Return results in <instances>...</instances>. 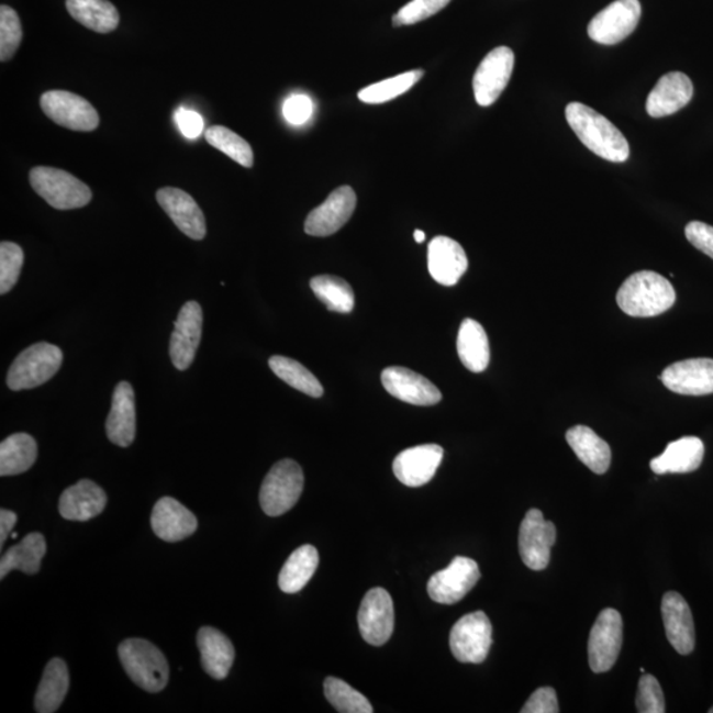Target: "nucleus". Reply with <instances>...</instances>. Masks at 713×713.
<instances>
[{
  "instance_id": "f257e3e1",
  "label": "nucleus",
  "mask_w": 713,
  "mask_h": 713,
  "mask_svg": "<svg viewBox=\"0 0 713 713\" xmlns=\"http://www.w3.org/2000/svg\"><path fill=\"white\" fill-rule=\"evenodd\" d=\"M569 127L594 155L608 161L624 163L630 159L631 147L626 137L604 115L580 102L566 108Z\"/></svg>"
},
{
  "instance_id": "f03ea898",
  "label": "nucleus",
  "mask_w": 713,
  "mask_h": 713,
  "mask_svg": "<svg viewBox=\"0 0 713 713\" xmlns=\"http://www.w3.org/2000/svg\"><path fill=\"white\" fill-rule=\"evenodd\" d=\"M617 304L626 315L654 317L669 311L677 300L676 290L662 275L638 271L627 278L617 292Z\"/></svg>"
},
{
  "instance_id": "7ed1b4c3",
  "label": "nucleus",
  "mask_w": 713,
  "mask_h": 713,
  "mask_svg": "<svg viewBox=\"0 0 713 713\" xmlns=\"http://www.w3.org/2000/svg\"><path fill=\"white\" fill-rule=\"evenodd\" d=\"M124 671L136 686L147 692L166 689L169 667L165 654L146 639L123 640L118 649Z\"/></svg>"
},
{
  "instance_id": "20e7f679",
  "label": "nucleus",
  "mask_w": 713,
  "mask_h": 713,
  "mask_svg": "<svg viewBox=\"0 0 713 713\" xmlns=\"http://www.w3.org/2000/svg\"><path fill=\"white\" fill-rule=\"evenodd\" d=\"M31 187L58 211H71L87 207L93 193L74 175L52 167H35L30 172Z\"/></svg>"
},
{
  "instance_id": "39448f33",
  "label": "nucleus",
  "mask_w": 713,
  "mask_h": 713,
  "mask_svg": "<svg viewBox=\"0 0 713 713\" xmlns=\"http://www.w3.org/2000/svg\"><path fill=\"white\" fill-rule=\"evenodd\" d=\"M304 489V475L297 461L280 460L261 483L259 502L267 515L279 516L297 505Z\"/></svg>"
},
{
  "instance_id": "423d86ee",
  "label": "nucleus",
  "mask_w": 713,
  "mask_h": 713,
  "mask_svg": "<svg viewBox=\"0 0 713 713\" xmlns=\"http://www.w3.org/2000/svg\"><path fill=\"white\" fill-rule=\"evenodd\" d=\"M63 352L58 346L37 343L23 350L12 363L8 386L12 391L35 389L48 382L60 370Z\"/></svg>"
},
{
  "instance_id": "0eeeda50",
  "label": "nucleus",
  "mask_w": 713,
  "mask_h": 713,
  "mask_svg": "<svg viewBox=\"0 0 713 713\" xmlns=\"http://www.w3.org/2000/svg\"><path fill=\"white\" fill-rule=\"evenodd\" d=\"M492 644V623L481 611L466 614L449 634L450 651L461 664H482Z\"/></svg>"
},
{
  "instance_id": "6e6552de",
  "label": "nucleus",
  "mask_w": 713,
  "mask_h": 713,
  "mask_svg": "<svg viewBox=\"0 0 713 713\" xmlns=\"http://www.w3.org/2000/svg\"><path fill=\"white\" fill-rule=\"evenodd\" d=\"M623 617L616 610L606 608L600 612L588 643V659L593 672L610 671L616 664L623 647Z\"/></svg>"
},
{
  "instance_id": "1a4fd4ad",
  "label": "nucleus",
  "mask_w": 713,
  "mask_h": 713,
  "mask_svg": "<svg viewBox=\"0 0 713 713\" xmlns=\"http://www.w3.org/2000/svg\"><path fill=\"white\" fill-rule=\"evenodd\" d=\"M480 578L479 565L474 559L456 556L447 568L433 575L427 591L435 603L453 605L466 598Z\"/></svg>"
},
{
  "instance_id": "9d476101",
  "label": "nucleus",
  "mask_w": 713,
  "mask_h": 713,
  "mask_svg": "<svg viewBox=\"0 0 713 713\" xmlns=\"http://www.w3.org/2000/svg\"><path fill=\"white\" fill-rule=\"evenodd\" d=\"M44 114L58 126L74 131H93L100 124V115L85 98L65 90H49L41 98Z\"/></svg>"
},
{
  "instance_id": "9b49d317",
  "label": "nucleus",
  "mask_w": 713,
  "mask_h": 713,
  "mask_svg": "<svg viewBox=\"0 0 713 713\" xmlns=\"http://www.w3.org/2000/svg\"><path fill=\"white\" fill-rule=\"evenodd\" d=\"M640 14L638 0H616L592 19L588 35L599 44H619L636 31Z\"/></svg>"
},
{
  "instance_id": "f8f14e48",
  "label": "nucleus",
  "mask_w": 713,
  "mask_h": 713,
  "mask_svg": "<svg viewBox=\"0 0 713 713\" xmlns=\"http://www.w3.org/2000/svg\"><path fill=\"white\" fill-rule=\"evenodd\" d=\"M556 541V527L546 521L538 509L528 510L520 528V554L525 566L533 571H543L552 558Z\"/></svg>"
},
{
  "instance_id": "ddd939ff",
  "label": "nucleus",
  "mask_w": 713,
  "mask_h": 713,
  "mask_svg": "<svg viewBox=\"0 0 713 713\" xmlns=\"http://www.w3.org/2000/svg\"><path fill=\"white\" fill-rule=\"evenodd\" d=\"M514 63V52L508 47L495 48L483 58L474 77L475 98L480 107L499 100L512 78Z\"/></svg>"
},
{
  "instance_id": "4468645a",
  "label": "nucleus",
  "mask_w": 713,
  "mask_h": 713,
  "mask_svg": "<svg viewBox=\"0 0 713 713\" xmlns=\"http://www.w3.org/2000/svg\"><path fill=\"white\" fill-rule=\"evenodd\" d=\"M394 603L383 588H372L365 594L358 611V626L363 638L372 646H382L394 632Z\"/></svg>"
},
{
  "instance_id": "2eb2a0df",
  "label": "nucleus",
  "mask_w": 713,
  "mask_h": 713,
  "mask_svg": "<svg viewBox=\"0 0 713 713\" xmlns=\"http://www.w3.org/2000/svg\"><path fill=\"white\" fill-rule=\"evenodd\" d=\"M357 196L348 186L333 191L305 220L304 231L313 237H328L342 229L356 211Z\"/></svg>"
},
{
  "instance_id": "dca6fc26",
  "label": "nucleus",
  "mask_w": 713,
  "mask_h": 713,
  "mask_svg": "<svg viewBox=\"0 0 713 713\" xmlns=\"http://www.w3.org/2000/svg\"><path fill=\"white\" fill-rule=\"evenodd\" d=\"M202 336V310L198 302L181 307L169 344V357L176 369L185 371L194 361Z\"/></svg>"
},
{
  "instance_id": "f3484780",
  "label": "nucleus",
  "mask_w": 713,
  "mask_h": 713,
  "mask_svg": "<svg viewBox=\"0 0 713 713\" xmlns=\"http://www.w3.org/2000/svg\"><path fill=\"white\" fill-rule=\"evenodd\" d=\"M660 379L667 389L680 396L713 394V359L691 358L672 364Z\"/></svg>"
},
{
  "instance_id": "a211bd4d",
  "label": "nucleus",
  "mask_w": 713,
  "mask_h": 713,
  "mask_svg": "<svg viewBox=\"0 0 713 713\" xmlns=\"http://www.w3.org/2000/svg\"><path fill=\"white\" fill-rule=\"evenodd\" d=\"M444 449L437 444L404 449L392 463V470L399 481L405 487H423L434 479L441 467Z\"/></svg>"
},
{
  "instance_id": "6ab92c4d",
  "label": "nucleus",
  "mask_w": 713,
  "mask_h": 713,
  "mask_svg": "<svg viewBox=\"0 0 713 713\" xmlns=\"http://www.w3.org/2000/svg\"><path fill=\"white\" fill-rule=\"evenodd\" d=\"M386 391L399 401L415 405H434L442 401L436 386L417 372L402 366H391L381 375Z\"/></svg>"
},
{
  "instance_id": "aec40b11",
  "label": "nucleus",
  "mask_w": 713,
  "mask_h": 713,
  "mask_svg": "<svg viewBox=\"0 0 713 713\" xmlns=\"http://www.w3.org/2000/svg\"><path fill=\"white\" fill-rule=\"evenodd\" d=\"M156 200H158L163 211L169 215V219L187 237L194 241L205 238V215L191 194L181 191L179 188L167 187L156 192Z\"/></svg>"
},
{
  "instance_id": "412c9836",
  "label": "nucleus",
  "mask_w": 713,
  "mask_h": 713,
  "mask_svg": "<svg viewBox=\"0 0 713 713\" xmlns=\"http://www.w3.org/2000/svg\"><path fill=\"white\" fill-rule=\"evenodd\" d=\"M662 619L667 639L680 656H689L695 647V625L690 605L678 592L662 599Z\"/></svg>"
},
{
  "instance_id": "4be33fe9",
  "label": "nucleus",
  "mask_w": 713,
  "mask_h": 713,
  "mask_svg": "<svg viewBox=\"0 0 713 713\" xmlns=\"http://www.w3.org/2000/svg\"><path fill=\"white\" fill-rule=\"evenodd\" d=\"M693 85L682 71L665 75L650 91L646 101V111L653 118H664L678 113L690 103Z\"/></svg>"
},
{
  "instance_id": "5701e85b",
  "label": "nucleus",
  "mask_w": 713,
  "mask_h": 713,
  "mask_svg": "<svg viewBox=\"0 0 713 713\" xmlns=\"http://www.w3.org/2000/svg\"><path fill=\"white\" fill-rule=\"evenodd\" d=\"M468 268L466 252L453 238L435 237L428 245V271L437 283L455 286Z\"/></svg>"
},
{
  "instance_id": "b1692460",
  "label": "nucleus",
  "mask_w": 713,
  "mask_h": 713,
  "mask_svg": "<svg viewBox=\"0 0 713 713\" xmlns=\"http://www.w3.org/2000/svg\"><path fill=\"white\" fill-rule=\"evenodd\" d=\"M109 441L126 448L135 441L136 412L133 386L123 381L116 385L107 421Z\"/></svg>"
},
{
  "instance_id": "393cba45",
  "label": "nucleus",
  "mask_w": 713,
  "mask_h": 713,
  "mask_svg": "<svg viewBox=\"0 0 713 713\" xmlns=\"http://www.w3.org/2000/svg\"><path fill=\"white\" fill-rule=\"evenodd\" d=\"M198 519L179 501L163 497L156 502L152 515L154 533L166 542H180L198 530Z\"/></svg>"
},
{
  "instance_id": "a878e982",
  "label": "nucleus",
  "mask_w": 713,
  "mask_h": 713,
  "mask_svg": "<svg viewBox=\"0 0 713 713\" xmlns=\"http://www.w3.org/2000/svg\"><path fill=\"white\" fill-rule=\"evenodd\" d=\"M108 495L101 487L90 480H81L68 488L62 495L58 510L68 521H89L107 508Z\"/></svg>"
},
{
  "instance_id": "bb28decb",
  "label": "nucleus",
  "mask_w": 713,
  "mask_h": 713,
  "mask_svg": "<svg viewBox=\"0 0 713 713\" xmlns=\"http://www.w3.org/2000/svg\"><path fill=\"white\" fill-rule=\"evenodd\" d=\"M704 444L699 437L686 436L672 442L665 453L650 463V468L656 475L691 474L702 466Z\"/></svg>"
},
{
  "instance_id": "cd10ccee",
  "label": "nucleus",
  "mask_w": 713,
  "mask_h": 713,
  "mask_svg": "<svg viewBox=\"0 0 713 713\" xmlns=\"http://www.w3.org/2000/svg\"><path fill=\"white\" fill-rule=\"evenodd\" d=\"M202 669L209 677L222 680L227 677L234 664V646L225 634L214 627H201L198 634Z\"/></svg>"
},
{
  "instance_id": "c85d7f7f",
  "label": "nucleus",
  "mask_w": 713,
  "mask_h": 713,
  "mask_svg": "<svg viewBox=\"0 0 713 713\" xmlns=\"http://www.w3.org/2000/svg\"><path fill=\"white\" fill-rule=\"evenodd\" d=\"M569 447L578 459L590 468L593 474L604 475L611 467L612 450L608 443L586 425H577L567 431Z\"/></svg>"
},
{
  "instance_id": "c756f323",
  "label": "nucleus",
  "mask_w": 713,
  "mask_h": 713,
  "mask_svg": "<svg viewBox=\"0 0 713 713\" xmlns=\"http://www.w3.org/2000/svg\"><path fill=\"white\" fill-rule=\"evenodd\" d=\"M457 353L468 370H487L490 361L489 339L486 330L476 320L466 319L461 323L457 336Z\"/></svg>"
},
{
  "instance_id": "7c9ffc66",
  "label": "nucleus",
  "mask_w": 713,
  "mask_h": 713,
  "mask_svg": "<svg viewBox=\"0 0 713 713\" xmlns=\"http://www.w3.org/2000/svg\"><path fill=\"white\" fill-rule=\"evenodd\" d=\"M69 690V671L67 664L54 658L45 666L42 682L35 697V710L38 713H54L60 709Z\"/></svg>"
},
{
  "instance_id": "2f4dec72",
  "label": "nucleus",
  "mask_w": 713,
  "mask_h": 713,
  "mask_svg": "<svg viewBox=\"0 0 713 713\" xmlns=\"http://www.w3.org/2000/svg\"><path fill=\"white\" fill-rule=\"evenodd\" d=\"M47 553V542L41 533H32L11 547L0 560V578L4 579L11 571L19 569L27 575L41 571L42 560Z\"/></svg>"
},
{
  "instance_id": "473e14b6",
  "label": "nucleus",
  "mask_w": 713,
  "mask_h": 713,
  "mask_svg": "<svg viewBox=\"0 0 713 713\" xmlns=\"http://www.w3.org/2000/svg\"><path fill=\"white\" fill-rule=\"evenodd\" d=\"M71 18L98 34H109L120 24V12L109 0H67Z\"/></svg>"
},
{
  "instance_id": "72a5a7b5",
  "label": "nucleus",
  "mask_w": 713,
  "mask_h": 713,
  "mask_svg": "<svg viewBox=\"0 0 713 713\" xmlns=\"http://www.w3.org/2000/svg\"><path fill=\"white\" fill-rule=\"evenodd\" d=\"M319 567L317 549L311 545L299 547L281 567L279 588L285 593H298L309 584Z\"/></svg>"
},
{
  "instance_id": "f704fd0d",
  "label": "nucleus",
  "mask_w": 713,
  "mask_h": 713,
  "mask_svg": "<svg viewBox=\"0 0 713 713\" xmlns=\"http://www.w3.org/2000/svg\"><path fill=\"white\" fill-rule=\"evenodd\" d=\"M37 459V443L29 434L19 433L0 444V476L27 472Z\"/></svg>"
},
{
  "instance_id": "c9c22d12",
  "label": "nucleus",
  "mask_w": 713,
  "mask_h": 713,
  "mask_svg": "<svg viewBox=\"0 0 713 713\" xmlns=\"http://www.w3.org/2000/svg\"><path fill=\"white\" fill-rule=\"evenodd\" d=\"M271 370L281 381L290 385L291 388L304 392V394L320 398L324 394V389L319 379L296 359L285 356H272L268 359Z\"/></svg>"
},
{
  "instance_id": "e433bc0d",
  "label": "nucleus",
  "mask_w": 713,
  "mask_h": 713,
  "mask_svg": "<svg viewBox=\"0 0 713 713\" xmlns=\"http://www.w3.org/2000/svg\"><path fill=\"white\" fill-rule=\"evenodd\" d=\"M311 289L332 312L349 313L355 309V292L348 281L332 277V275H320L311 280Z\"/></svg>"
},
{
  "instance_id": "4c0bfd02",
  "label": "nucleus",
  "mask_w": 713,
  "mask_h": 713,
  "mask_svg": "<svg viewBox=\"0 0 713 713\" xmlns=\"http://www.w3.org/2000/svg\"><path fill=\"white\" fill-rule=\"evenodd\" d=\"M423 75L424 71L422 69H416L370 85V87L359 91V101L368 104H379L394 100V98L408 93L412 87H415L421 81Z\"/></svg>"
},
{
  "instance_id": "58836bf2",
  "label": "nucleus",
  "mask_w": 713,
  "mask_h": 713,
  "mask_svg": "<svg viewBox=\"0 0 713 713\" xmlns=\"http://www.w3.org/2000/svg\"><path fill=\"white\" fill-rule=\"evenodd\" d=\"M205 137L209 145L220 149L221 153L237 161L242 167H253L254 154L252 146L248 145L244 137L235 134L234 131L224 126H213L207 130Z\"/></svg>"
},
{
  "instance_id": "ea45409f",
  "label": "nucleus",
  "mask_w": 713,
  "mask_h": 713,
  "mask_svg": "<svg viewBox=\"0 0 713 713\" xmlns=\"http://www.w3.org/2000/svg\"><path fill=\"white\" fill-rule=\"evenodd\" d=\"M324 692L328 702L343 713H371L372 706L368 698L353 689L344 680L330 677L325 679Z\"/></svg>"
},
{
  "instance_id": "a19ab883",
  "label": "nucleus",
  "mask_w": 713,
  "mask_h": 713,
  "mask_svg": "<svg viewBox=\"0 0 713 713\" xmlns=\"http://www.w3.org/2000/svg\"><path fill=\"white\" fill-rule=\"evenodd\" d=\"M23 38L21 19L14 9L3 4L0 8V62L11 60Z\"/></svg>"
},
{
  "instance_id": "79ce46f5",
  "label": "nucleus",
  "mask_w": 713,
  "mask_h": 713,
  "mask_svg": "<svg viewBox=\"0 0 713 713\" xmlns=\"http://www.w3.org/2000/svg\"><path fill=\"white\" fill-rule=\"evenodd\" d=\"M24 264L23 248L14 242L0 244V293L5 296L18 283Z\"/></svg>"
},
{
  "instance_id": "37998d69",
  "label": "nucleus",
  "mask_w": 713,
  "mask_h": 713,
  "mask_svg": "<svg viewBox=\"0 0 713 713\" xmlns=\"http://www.w3.org/2000/svg\"><path fill=\"white\" fill-rule=\"evenodd\" d=\"M450 0H411L392 18V25H412L425 21L446 9Z\"/></svg>"
},
{
  "instance_id": "c03bdc74",
  "label": "nucleus",
  "mask_w": 713,
  "mask_h": 713,
  "mask_svg": "<svg viewBox=\"0 0 713 713\" xmlns=\"http://www.w3.org/2000/svg\"><path fill=\"white\" fill-rule=\"evenodd\" d=\"M636 705L639 713L666 712L662 687L650 673H644L639 679Z\"/></svg>"
},
{
  "instance_id": "a18cd8bd",
  "label": "nucleus",
  "mask_w": 713,
  "mask_h": 713,
  "mask_svg": "<svg viewBox=\"0 0 713 713\" xmlns=\"http://www.w3.org/2000/svg\"><path fill=\"white\" fill-rule=\"evenodd\" d=\"M313 114V102L309 96L293 94L283 104V115L291 124H303Z\"/></svg>"
},
{
  "instance_id": "49530a36",
  "label": "nucleus",
  "mask_w": 713,
  "mask_h": 713,
  "mask_svg": "<svg viewBox=\"0 0 713 713\" xmlns=\"http://www.w3.org/2000/svg\"><path fill=\"white\" fill-rule=\"evenodd\" d=\"M558 697L552 687H541L523 705L522 713H558Z\"/></svg>"
},
{
  "instance_id": "de8ad7c7",
  "label": "nucleus",
  "mask_w": 713,
  "mask_h": 713,
  "mask_svg": "<svg viewBox=\"0 0 713 713\" xmlns=\"http://www.w3.org/2000/svg\"><path fill=\"white\" fill-rule=\"evenodd\" d=\"M684 233L692 246L713 259V226L706 225L704 222L692 221L686 226Z\"/></svg>"
},
{
  "instance_id": "09e8293b",
  "label": "nucleus",
  "mask_w": 713,
  "mask_h": 713,
  "mask_svg": "<svg viewBox=\"0 0 713 713\" xmlns=\"http://www.w3.org/2000/svg\"><path fill=\"white\" fill-rule=\"evenodd\" d=\"M175 121L181 134L188 137V140H196L204 131V120L193 110L179 109L175 113Z\"/></svg>"
},
{
  "instance_id": "8fccbe9b",
  "label": "nucleus",
  "mask_w": 713,
  "mask_h": 713,
  "mask_svg": "<svg viewBox=\"0 0 713 713\" xmlns=\"http://www.w3.org/2000/svg\"><path fill=\"white\" fill-rule=\"evenodd\" d=\"M16 522L18 515L14 512L5 509L0 510V546L3 547L5 541L9 539V535Z\"/></svg>"
},
{
  "instance_id": "3c124183",
  "label": "nucleus",
  "mask_w": 713,
  "mask_h": 713,
  "mask_svg": "<svg viewBox=\"0 0 713 713\" xmlns=\"http://www.w3.org/2000/svg\"><path fill=\"white\" fill-rule=\"evenodd\" d=\"M414 238H415V242H417V244H423V242L425 239L424 232L423 231H415L414 232Z\"/></svg>"
},
{
  "instance_id": "603ef678",
  "label": "nucleus",
  "mask_w": 713,
  "mask_h": 713,
  "mask_svg": "<svg viewBox=\"0 0 713 713\" xmlns=\"http://www.w3.org/2000/svg\"><path fill=\"white\" fill-rule=\"evenodd\" d=\"M639 671L643 672V673H645V669H644V667H640Z\"/></svg>"
},
{
  "instance_id": "864d4df0",
  "label": "nucleus",
  "mask_w": 713,
  "mask_h": 713,
  "mask_svg": "<svg viewBox=\"0 0 713 713\" xmlns=\"http://www.w3.org/2000/svg\"><path fill=\"white\" fill-rule=\"evenodd\" d=\"M709 712H710V713H713V706H712V709H711Z\"/></svg>"
}]
</instances>
